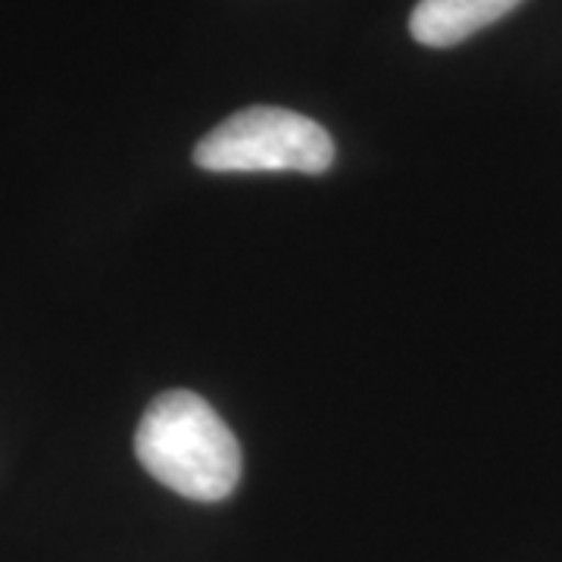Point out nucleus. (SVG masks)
<instances>
[{
  "label": "nucleus",
  "mask_w": 562,
  "mask_h": 562,
  "mask_svg": "<svg viewBox=\"0 0 562 562\" xmlns=\"http://www.w3.org/2000/svg\"><path fill=\"white\" fill-rule=\"evenodd\" d=\"M135 453L157 482L188 501H225L241 482L238 438L194 391H169L147 406Z\"/></svg>",
  "instance_id": "1"
},
{
  "label": "nucleus",
  "mask_w": 562,
  "mask_h": 562,
  "mask_svg": "<svg viewBox=\"0 0 562 562\" xmlns=\"http://www.w3.org/2000/svg\"><path fill=\"white\" fill-rule=\"evenodd\" d=\"M206 172H306L335 162V144L319 122L281 106H247L220 122L194 147Z\"/></svg>",
  "instance_id": "2"
},
{
  "label": "nucleus",
  "mask_w": 562,
  "mask_h": 562,
  "mask_svg": "<svg viewBox=\"0 0 562 562\" xmlns=\"http://www.w3.org/2000/svg\"><path fill=\"white\" fill-rule=\"evenodd\" d=\"M522 0H419L409 35L425 47H453L513 13Z\"/></svg>",
  "instance_id": "3"
}]
</instances>
